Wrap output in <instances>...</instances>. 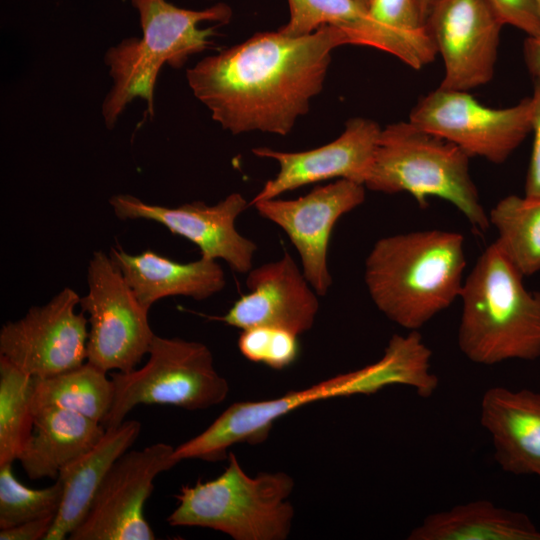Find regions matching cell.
Returning a JSON list of instances; mask_svg holds the SVG:
<instances>
[{"instance_id":"cell-1","label":"cell","mask_w":540,"mask_h":540,"mask_svg":"<svg viewBox=\"0 0 540 540\" xmlns=\"http://www.w3.org/2000/svg\"><path fill=\"white\" fill-rule=\"evenodd\" d=\"M343 45L351 38L333 26L300 36L260 32L203 58L186 79L224 130L286 136L322 91L332 52Z\"/></svg>"},{"instance_id":"cell-2","label":"cell","mask_w":540,"mask_h":540,"mask_svg":"<svg viewBox=\"0 0 540 540\" xmlns=\"http://www.w3.org/2000/svg\"><path fill=\"white\" fill-rule=\"evenodd\" d=\"M464 236L429 229L379 239L365 261L364 280L390 321L419 330L460 297L466 268Z\"/></svg>"},{"instance_id":"cell-3","label":"cell","mask_w":540,"mask_h":540,"mask_svg":"<svg viewBox=\"0 0 540 540\" xmlns=\"http://www.w3.org/2000/svg\"><path fill=\"white\" fill-rule=\"evenodd\" d=\"M129 2L139 15L142 36L124 38L104 56L113 82L102 104L108 129L135 98L145 100L152 118L161 68L165 64L180 68L191 56L212 47L216 28L229 23L233 14L223 2L201 10L180 8L167 0Z\"/></svg>"},{"instance_id":"cell-4","label":"cell","mask_w":540,"mask_h":540,"mask_svg":"<svg viewBox=\"0 0 540 540\" xmlns=\"http://www.w3.org/2000/svg\"><path fill=\"white\" fill-rule=\"evenodd\" d=\"M523 278L495 242L477 259L459 297L458 346L469 361L540 357V291L527 290Z\"/></svg>"},{"instance_id":"cell-5","label":"cell","mask_w":540,"mask_h":540,"mask_svg":"<svg viewBox=\"0 0 540 540\" xmlns=\"http://www.w3.org/2000/svg\"><path fill=\"white\" fill-rule=\"evenodd\" d=\"M470 157L455 144L426 132L410 121L385 126L365 181L366 189L387 194L408 193L421 208L441 198L456 207L478 232L489 227L488 214L469 171Z\"/></svg>"},{"instance_id":"cell-6","label":"cell","mask_w":540,"mask_h":540,"mask_svg":"<svg viewBox=\"0 0 540 540\" xmlns=\"http://www.w3.org/2000/svg\"><path fill=\"white\" fill-rule=\"evenodd\" d=\"M215 479L182 486L178 505L168 516L171 526L203 527L223 532L235 540L287 538L294 509L287 500L294 480L284 472L249 476L236 455Z\"/></svg>"},{"instance_id":"cell-7","label":"cell","mask_w":540,"mask_h":540,"mask_svg":"<svg viewBox=\"0 0 540 540\" xmlns=\"http://www.w3.org/2000/svg\"><path fill=\"white\" fill-rule=\"evenodd\" d=\"M111 379L114 398L102 422L106 430L122 424L139 404L200 410L220 404L229 393V384L216 371L212 352L205 344L157 335L141 368L116 372Z\"/></svg>"},{"instance_id":"cell-8","label":"cell","mask_w":540,"mask_h":540,"mask_svg":"<svg viewBox=\"0 0 540 540\" xmlns=\"http://www.w3.org/2000/svg\"><path fill=\"white\" fill-rule=\"evenodd\" d=\"M388 383L386 369L374 362L275 399L233 403L203 432L175 447L174 457L179 462L223 460L230 446L263 441L276 420L302 406L335 397L374 394Z\"/></svg>"},{"instance_id":"cell-9","label":"cell","mask_w":540,"mask_h":540,"mask_svg":"<svg viewBox=\"0 0 540 540\" xmlns=\"http://www.w3.org/2000/svg\"><path fill=\"white\" fill-rule=\"evenodd\" d=\"M88 292L80 308L88 315L86 361L108 372H129L148 354L155 336L147 310L109 254L96 251L88 264Z\"/></svg>"},{"instance_id":"cell-10","label":"cell","mask_w":540,"mask_h":540,"mask_svg":"<svg viewBox=\"0 0 540 540\" xmlns=\"http://www.w3.org/2000/svg\"><path fill=\"white\" fill-rule=\"evenodd\" d=\"M468 92L438 87L417 102L408 121L455 144L470 158L501 164L531 132L532 98L491 108Z\"/></svg>"},{"instance_id":"cell-11","label":"cell","mask_w":540,"mask_h":540,"mask_svg":"<svg viewBox=\"0 0 540 540\" xmlns=\"http://www.w3.org/2000/svg\"><path fill=\"white\" fill-rule=\"evenodd\" d=\"M175 447L155 443L121 455L101 483L80 525L70 540H153L144 517V505L155 478L179 461Z\"/></svg>"},{"instance_id":"cell-12","label":"cell","mask_w":540,"mask_h":540,"mask_svg":"<svg viewBox=\"0 0 540 540\" xmlns=\"http://www.w3.org/2000/svg\"><path fill=\"white\" fill-rule=\"evenodd\" d=\"M80 296L65 287L48 303L35 306L0 330V356L33 378L53 376L87 359L88 318Z\"/></svg>"},{"instance_id":"cell-13","label":"cell","mask_w":540,"mask_h":540,"mask_svg":"<svg viewBox=\"0 0 540 540\" xmlns=\"http://www.w3.org/2000/svg\"><path fill=\"white\" fill-rule=\"evenodd\" d=\"M503 26L486 0H432L425 29L444 64L439 87L469 91L487 84Z\"/></svg>"},{"instance_id":"cell-14","label":"cell","mask_w":540,"mask_h":540,"mask_svg":"<svg viewBox=\"0 0 540 540\" xmlns=\"http://www.w3.org/2000/svg\"><path fill=\"white\" fill-rule=\"evenodd\" d=\"M365 196V185L337 179L297 199L276 197L251 206L287 234L300 256L304 276L318 296H324L332 285L327 255L333 228L340 217L360 206Z\"/></svg>"},{"instance_id":"cell-15","label":"cell","mask_w":540,"mask_h":540,"mask_svg":"<svg viewBox=\"0 0 540 540\" xmlns=\"http://www.w3.org/2000/svg\"><path fill=\"white\" fill-rule=\"evenodd\" d=\"M109 203L121 220L157 222L171 233L194 243L201 256L221 259L238 273H248L252 269L257 245L235 227L237 217L250 206L241 193H231L214 205L194 201L166 207L146 203L129 194L114 195Z\"/></svg>"},{"instance_id":"cell-16","label":"cell","mask_w":540,"mask_h":540,"mask_svg":"<svg viewBox=\"0 0 540 540\" xmlns=\"http://www.w3.org/2000/svg\"><path fill=\"white\" fill-rule=\"evenodd\" d=\"M382 128L364 117L351 118L342 134L326 145L300 152L256 147L252 153L279 164L277 175L268 180L251 204L299 187L330 179H347L360 184L371 170Z\"/></svg>"},{"instance_id":"cell-17","label":"cell","mask_w":540,"mask_h":540,"mask_svg":"<svg viewBox=\"0 0 540 540\" xmlns=\"http://www.w3.org/2000/svg\"><path fill=\"white\" fill-rule=\"evenodd\" d=\"M249 292L217 319L242 330L268 326L300 335L314 324L318 294L289 253L248 272Z\"/></svg>"},{"instance_id":"cell-18","label":"cell","mask_w":540,"mask_h":540,"mask_svg":"<svg viewBox=\"0 0 540 540\" xmlns=\"http://www.w3.org/2000/svg\"><path fill=\"white\" fill-rule=\"evenodd\" d=\"M289 19L280 31L300 36L323 26L346 32L352 45L367 46L393 55L413 69H421L437 54L427 31L407 34L377 22L357 0H287Z\"/></svg>"},{"instance_id":"cell-19","label":"cell","mask_w":540,"mask_h":540,"mask_svg":"<svg viewBox=\"0 0 540 540\" xmlns=\"http://www.w3.org/2000/svg\"><path fill=\"white\" fill-rule=\"evenodd\" d=\"M480 423L491 435L494 459L513 475L540 478V393L489 388L481 400Z\"/></svg>"},{"instance_id":"cell-20","label":"cell","mask_w":540,"mask_h":540,"mask_svg":"<svg viewBox=\"0 0 540 540\" xmlns=\"http://www.w3.org/2000/svg\"><path fill=\"white\" fill-rule=\"evenodd\" d=\"M109 256L147 310L169 296L206 299L221 291L226 283L217 260L204 256L180 263L151 250L133 255L116 247L110 249Z\"/></svg>"},{"instance_id":"cell-21","label":"cell","mask_w":540,"mask_h":540,"mask_svg":"<svg viewBox=\"0 0 540 540\" xmlns=\"http://www.w3.org/2000/svg\"><path fill=\"white\" fill-rule=\"evenodd\" d=\"M140 431L139 421L125 420L106 430L97 444L60 470L62 502L44 540H63L80 525L108 471L132 446Z\"/></svg>"},{"instance_id":"cell-22","label":"cell","mask_w":540,"mask_h":540,"mask_svg":"<svg viewBox=\"0 0 540 540\" xmlns=\"http://www.w3.org/2000/svg\"><path fill=\"white\" fill-rule=\"evenodd\" d=\"M102 423L61 409L34 412L32 435L18 456L30 479L56 478L60 470L90 450L105 434Z\"/></svg>"},{"instance_id":"cell-23","label":"cell","mask_w":540,"mask_h":540,"mask_svg":"<svg viewBox=\"0 0 540 540\" xmlns=\"http://www.w3.org/2000/svg\"><path fill=\"white\" fill-rule=\"evenodd\" d=\"M407 539L540 540V529L522 512L476 500L428 515Z\"/></svg>"},{"instance_id":"cell-24","label":"cell","mask_w":540,"mask_h":540,"mask_svg":"<svg viewBox=\"0 0 540 540\" xmlns=\"http://www.w3.org/2000/svg\"><path fill=\"white\" fill-rule=\"evenodd\" d=\"M106 371L89 362L74 369L33 378L32 410L61 409L103 422L114 398V384Z\"/></svg>"},{"instance_id":"cell-25","label":"cell","mask_w":540,"mask_h":540,"mask_svg":"<svg viewBox=\"0 0 540 540\" xmlns=\"http://www.w3.org/2000/svg\"><path fill=\"white\" fill-rule=\"evenodd\" d=\"M496 245L524 277L540 271V199L508 195L488 214Z\"/></svg>"},{"instance_id":"cell-26","label":"cell","mask_w":540,"mask_h":540,"mask_svg":"<svg viewBox=\"0 0 540 540\" xmlns=\"http://www.w3.org/2000/svg\"><path fill=\"white\" fill-rule=\"evenodd\" d=\"M33 377L0 356V467L13 464L32 435Z\"/></svg>"},{"instance_id":"cell-27","label":"cell","mask_w":540,"mask_h":540,"mask_svg":"<svg viewBox=\"0 0 540 540\" xmlns=\"http://www.w3.org/2000/svg\"><path fill=\"white\" fill-rule=\"evenodd\" d=\"M63 496V484L32 489L17 480L12 464L0 467V529L49 516H56Z\"/></svg>"},{"instance_id":"cell-28","label":"cell","mask_w":540,"mask_h":540,"mask_svg":"<svg viewBox=\"0 0 540 540\" xmlns=\"http://www.w3.org/2000/svg\"><path fill=\"white\" fill-rule=\"evenodd\" d=\"M238 348L246 359L273 369L291 365L299 351L297 335L268 326L244 329L238 339Z\"/></svg>"},{"instance_id":"cell-29","label":"cell","mask_w":540,"mask_h":540,"mask_svg":"<svg viewBox=\"0 0 540 540\" xmlns=\"http://www.w3.org/2000/svg\"><path fill=\"white\" fill-rule=\"evenodd\" d=\"M371 16L382 25L407 34L426 31L417 0H369Z\"/></svg>"},{"instance_id":"cell-30","label":"cell","mask_w":540,"mask_h":540,"mask_svg":"<svg viewBox=\"0 0 540 540\" xmlns=\"http://www.w3.org/2000/svg\"><path fill=\"white\" fill-rule=\"evenodd\" d=\"M503 25L527 36L540 35V10L535 0H486Z\"/></svg>"},{"instance_id":"cell-31","label":"cell","mask_w":540,"mask_h":540,"mask_svg":"<svg viewBox=\"0 0 540 540\" xmlns=\"http://www.w3.org/2000/svg\"><path fill=\"white\" fill-rule=\"evenodd\" d=\"M534 81L532 129L533 144L526 173L524 196L540 199V80Z\"/></svg>"},{"instance_id":"cell-32","label":"cell","mask_w":540,"mask_h":540,"mask_svg":"<svg viewBox=\"0 0 540 540\" xmlns=\"http://www.w3.org/2000/svg\"><path fill=\"white\" fill-rule=\"evenodd\" d=\"M56 516L44 517L24 522L7 529H0L1 540L45 539Z\"/></svg>"},{"instance_id":"cell-33","label":"cell","mask_w":540,"mask_h":540,"mask_svg":"<svg viewBox=\"0 0 540 540\" xmlns=\"http://www.w3.org/2000/svg\"><path fill=\"white\" fill-rule=\"evenodd\" d=\"M523 55L533 80H540V35L527 36L523 45Z\"/></svg>"},{"instance_id":"cell-34","label":"cell","mask_w":540,"mask_h":540,"mask_svg":"<svg viewBox=\"0 0 540 540\" xmlns=\"http://www.w3.org/2000/svg\"><path fill=\"white\" fill-rule=\"evenodd\" d=\"M417 2H418V6H419V9H420L422 19H423L424 24H425V18L427 16V12H428V9L430 7V4H431L432 0H417Z\"/></svg>"},{"instance_id":"cell-35","label":"cell","mask_w":540,"mask_h":540,"mask_svg":"<svg viewBox=\"0 0 540 540\" xmlns=\"http://www.w3.org/2000/svg\"><path fill=\"white\" fill-rule=\"evenodd\" d=\"M357 1L367 6L369 0H357Z\"/></svg>"},{"instance_id":"cell-36","label":"cell","mask_w":540,"mask_h":540,"mask_svg":"<svg viewBox=\"0 0 540 540\" xmlns=\"http://www.w3.org/2000/svg\"><path fill=\"white\" fill-rule=\"evenodd\" d=\"M535 1H536L537 5H538V8L540 10V0H535Z\"/></svg>"}]
</instances>
